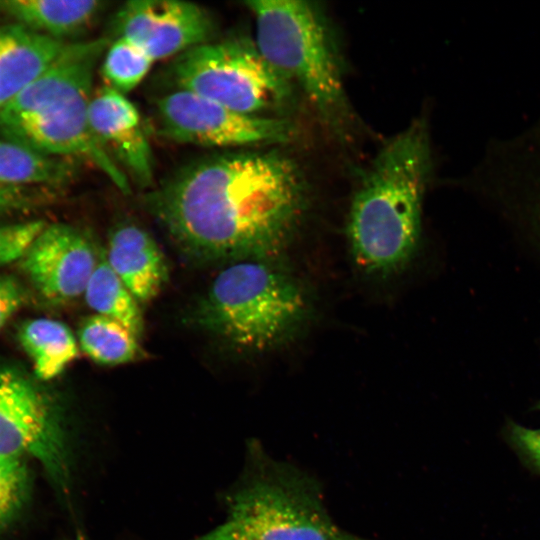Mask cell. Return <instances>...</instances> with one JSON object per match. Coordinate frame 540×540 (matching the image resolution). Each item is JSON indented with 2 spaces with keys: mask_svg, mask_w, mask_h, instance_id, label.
Listing matches in <instances>:
<instances>
[{
  "mask_svg": "<svg viewBox=\"0 0 540 540\" xmlns=\"http://www.w3.org/2000/svg\"><path fill=\"white\" fill-rule=\"evenodd\" d=\"M536 408L540 410V404L537 403Z\"/></svg>",
  "mask_w": 540,
  "mask_h": 540,
  "instance_id": "83f0119b",
  "label": "cell"
},
{
  "mask_svg": "<svg viewBox=\"0 0 540 540\" xmlns=\"http://www.w3.org/2000/svg\"><path fill=\"white\" fill-rule=\"evenodd\" d=\"M24 301L25 292L20 282L11 275H0V331Z\"/></svg>",
  "mask_w": 540,
  "mask_h": 540,
  "instance_id": "cb8c5ba5",
  "label": "cell"
},
{
  "mask_svg": "<svg viewBox=\"0 0 540 540\" xmlns=\"http://www.w3.org/2000/svg\"><path fill=\"white\" fill-rule=\"evenodd\" d=\"M68 43L21 24L0 28V113L57 59Z\"/></svg>",
  "mask_w": 540,
  "mask_h": 540,
  "instance_id": "5bb4252c",
  "label": "cell"
},
{
  "mask_svg": "<svg viewBox=\"0 0 540 540\" xmlns=\"http://www.w3.org/2000/svg\"><path fill=\"white\" fill-rule=\"evenodd\" d=\"M505 436L523 464L540 474V428H527L509 421Z\"/></svg>",
  "mask_w": 540,
  "mask_h": 540,
  "instance_id": "603a6c76",
  "label": "cell"
},
{
  "mask_svg": "<svg viewBox=\"0 0 540 540\" xmlns=\"http://www.w3.org/2000/svg\"><path fill=\"white\" fill-rule=\"evenodd\" d=\"M538 403L540 404V401Z\"/></svg>",
  "mask_w": 540,
  "mask_h": 540,
  "instance_id": "f1b7e54d",
  "label": "cell"
},
{
  "mask_svg": "<svg viewBox=\"0 0 540 540\" xmlns=\"http://www.w3.org/2000/svg\"><path fill=\"white\" fill-rule=\"evenodd\" d=\"M109 44L105 37L68 43L0 113V133L47 155L84 159L127 194L126 174L100 146L89 125L95 70Z\"/></svg>",
  "mask_w": 540,
  "mask_h": 540,
  "instance_id": "7a4b0ae2",
  "label": "cell"
},
{
  "mask_svg": "<svg viewBox=\"0 0 540 540\" xmlns=\"http://www.w3.org/2000/svg\"><path fill=\"white\" fill-rule=\"evenodd\" d=\"M89 125L100 146L133 181L147 188L153 181V154L135 105L104 85L93 93Z\"/></svg>",
  "mask_w": 540,
  "mask_h": 540,
  "instance_id": "7c38bea8",
  "label": "cell"
},
{
  "mask_svg": "<svg viewBox=\"0 0 540 540\" xmlns=\"http://www.w3.org/2000/svg\"><path fill=\"white\" fill-rule=\"evenodd\" d=\"M192 540H260L237 522L227 519L226 522L210 532Z\"/></svg>",
  "mask_w": 540,
  "mask_h": 540,
  "instance_id": "484cf974",
  "label": "cell"
},
{
  "mask_svg": "<svg viewBox=\"0 0 540 540\" xmlns=\"http://www.w3.org/2000/svg\"><path fill=\"white\" fill-rule=\"evenodd\" d=\"M427 129L420 121L378 152L354 194L348 239L357 265L369 273L401 268L416 249L430 171Z\"/></svg>",
  "mask_w": 540,
  "mask_h": 540,
  "instance_id": "3957f363",
  "label": "cell"
},
{
  "mask_svg": "<svg viewBox=\"0 0 540 540\" xmlns=\"http://www.w3.org/2000/svg\"><path fill=\"white\" fill-rule=\"evenodd\" d=\"M29 490L24 460L0 456V532L17 517Z\"/></svg>",
  "mask_w": 540,
  "mask_h": 540,
  "instance_id": "44dd1931",
  "label": "cell"
},
{
  "mask_svg": "<svg viewBox=\"0 0 540 540\" xmlns=\"http://www.w3.org/2000/svg\"><path fill=\"white\" fill-rule=\"evenodd\" d=\"M307 191L277 151L236 150L186 163L144 202L183 252L206 262L267 260L292 236Z\"/></svg>",
  "mask_w": 540,
  "mask_h": 540,
  "instance_id": "6da1fadb",
  "label": "cell"
},
{
  "mask_svg": "<svg viewBox=\"0 0 540 540\" xmlns=\"http://www.w3.org/2000/svg\"><path fill=\"white\" fill-rule=\"evenodd\" d=\"M105 85L126 95L146 77L155 61L125 38L110 42L101 59Z\"/></svg>",
  "mask_w": 540,
  "mask_h": 540,
  "instance_id": "ffe728a7",
  "label": "cell"
},
{
  "mask_svg": "<svg viewBox=\"0 0 540 540\" xmlns=\"http://www.w3.org/2000/svg\"><path fill=\"white\" fill-rule=\"evenodd\" d=\"M155 106L160 135L178 143L237 149L284 143L293 135L285 119L240 113L180 89L162 95Z\"/></svg>",
  "mask_w": 540,
  "mask_h": 540,
  "instance_id": "9c48e42d",
  "label": "cell"
},
{
  "mask_svg": "<svg viewBox=\"0 0 540 540\" xmlns=\"http://www.w3.org/2000/svg\"><path fill=\"white\" fill-rule=\"evenodd\" d=\"M115 38L132 42L155 62L209 42L216 22L204 7L181 0H131L114 14Z\"/></svg>",
  "mask_w": 540,
  "mask_h": 540,
  "instance_id": "30bf717a",
  "label": "cell"
},
{
  "mask_svg": "<svg viewBox=\"0 0 540 540\" xmlns=\"http://www.w3.org/2000/svg\"><path fill=\"white\" fill-rule=\"evenodd\" d=\"M0 456L35 459L66 495L71 470L58 414L44 392L20 370L0 367Z\"/></svg>",
  "mask_w": 540,
  "mask_h": 540,
  "instance_id": "ba28073f",
  "label": "cell"
},
{
  "mask_svg": "<svg viewBox=\"0 0 540 540\" xmlns=\"http://www.w3.org/2000/svg\"><path fill=\"white\" fill-rule=\"evenodd\" d=\"M19 341L31 360L36 377L54 379L77 357V341L70 328L61 321L35 318L24 322Z\"/></svg>",
  "mask_w": 540,
  "mask_h": 540,
  "instance_id": "2e32d148",
  "label": "cell"
},
{
  "mask_svg": "<svg viewBox=\"0 0 540 540\" xmlns=\"http://www.w3.org/2000/svg\"><path fill=\"white\" fill-rule=\"evenodd\" d=\"M255 44L267 62L298 86L327 119L338 120L347 102L337 49L323 15L302 0H250Z\"/></svg>",
  "mask_w": 540,
  "mask_h": 540,
  "instance_id": "8992f818",
  "label": "cell"
},
{
  "mask_svg": "<svg viewBox=\"0 0 540 540\" xmlns=\"http://www.w3.org/2000/svg\"><path fill=\"white\" fill-rule=\"evenodd\" d=\"M84 297L96 314L121 323L140 339L144 321L139 302L112 270L103 250L98 252Z\"/></svg>",
  "mask_w": 540,
  "mask_h": 540,
  "instance_id": "ac0fdd59",
  "label": "cell"
},
{
  "mask_svg": "<svg viewBox=\"0 0 540 540\" xmlns=\"http://www.w3.org/2000/svg\"><path fill=\"white\" fill-rule=\"evenodd\" d=\"M81 350L101 365H119L141 354L139 338L121 323L99 314L87 317L78 332Z\"/></svg>",
  "mask_w": 540,
  "mask_h": 540,
  "instance_id": "d6986e66",
  "label": "cell"
},
{
  "mask_svg": "<svg viewBox=\"0 0 540 540\" xmlns=\"http://www.w3.org/2000/svg\"><path fill=\"white\" fill-rule=\"evenodd\" d=\"M97 0H8L0 8L35 32L65 41L91 27L105 10Z\"/></svg>",
  "mask_w": 540,
  "mask_h": 540,
  "instance_id": "9a60e30c",
  "label": "cell"
},
{
  "mask_svg": "<svg viewBox=\"0 0 540 540\" xmlns=\"http://www.w3.org/2000/svg\"><path fill=\"white\" fill-rule=\"evenodd\" d=\"M73 176V166L55 157L0 139V185L40 187L60 185Z\"/></svg>",
  "mask_w": 540,
  "mask_h": 540,
  "instance_id": "e0dca14e",
  "label": "cell"
},
{
  "mask_svg": "<svg viewBox=\"0 0 540 540\" xmlns=\"http://www.w3.org/2000/svg\"><path fill=\"white\" fill-rule=\"evenodd\" d=\"M306 310L300 287L266 260L232 262L200 303L201 324L229 344L262 351L280 342Z\"/></svg>",
  "mask_w": 540,
  "mask_h": 540,
  "instance_id": "5b68a950",
  "label": "cell"
},
{
  "mask_svg": "<svg viewBox=\"0 0 540 540\" xmlns=\"http://www.w3.org/2000/svg\"><path fill=\"white\" fill-rule=\"evenodd\" d=\"M97 259L98 252L84 232L54 223L47 224L33 241L21 268L43 298L66 303L84 294Z\"/></svg>",
  "mask_w": 540,
  "mask_h": 540,
  "instance_id": "8fae6325",
  "label": "cell"
},
{
  "mask_svg": "<svg viewBox=\"0 0 540 540\" xmlns=\"http://www.w3.org/2000/svg\"><path fill=\"white\" fill-rule=\"evenodd\" d=\"M226 505L228 519L260 540H368L334 522L314 477L273 459L255 441Z\"/></svg>",
  "mask_w": 540,
  "mask_h": 540,
  "instance_id": "277c9868",
  "label": "cell"
},
{
  "mask_svg": "<svg viewBox=\"0 0 540 540\" xmlns=\"http://www.w3.org/2000/svg\"><path fill=\"white\" fill-rule=\"evenodd\" d=\"M46 225L42 220L0 225V268L21 260Z\"/></svg>",
  "mask_w": 540,
  "mask_h": 540,
  "instance_id": "7402d4cb",
  "label": "cell"
},
{
  "mask_svg": "<svg viewBox=\"0 0 540 540\" xmlns=\"http://www.w3.org/2000/svg\"><path fill=\"white\" fill-rule=\"evenodd\" d=\"M174 88L248 115L287 106L293 84L262 56L254 40L209 41L172 59L167 71Z\"/></svg>",
  "mask_w": 540,
  "mask_h": 540,
  "instance_id": "52a82bcc",
  "label": "cell"
},
{
  "mask_svg": "<svg viewBox=\"0 0 540 540\" xmlns=\"http://www.w3.org/2000/svg\"><path fill=\"white\" fill-rule=\"evenodd\" d=\"M529 176H531V177H529L530 179H532L536 184H538L540 186V170H537L536 172H533Z\"/></svg>",
  "mask_w": 540,
  "mask_h": 540,
  "instance_id": "4316f807",
  "label": "cell"
},
{
  "mask_svg": "<svg viewBox=\"0 0 540 540\" xmlns=\"http://www.w3.org/2000/svg\"><path fill=\"white\" fill-rule=\"evenodd\" d=\"M106 259L139 303L155 298L168 279L164 255L154 238L134 223H121L109 236Z\"/></svg>",
  "mask_w": 540,
  "mask_h": 540,
  "instance_id": "4fadbf2b",
  "label": "cell"
},
{
  "mask_svg": "<svg viewBox=\"0 0 540 540\" xmlns=\"http://www.w3.org/2000/svg\"><path fill=\"white\" fill-rule=\"evenodd\" d=\"M40 187L0 185V213L36 206L42 200Z\"/></svg>",
  "mask_w": 540,
  "mask_h": 540,
  "instance_id": "d4e9b609",
  "label": "cell"
}]
</instances>
